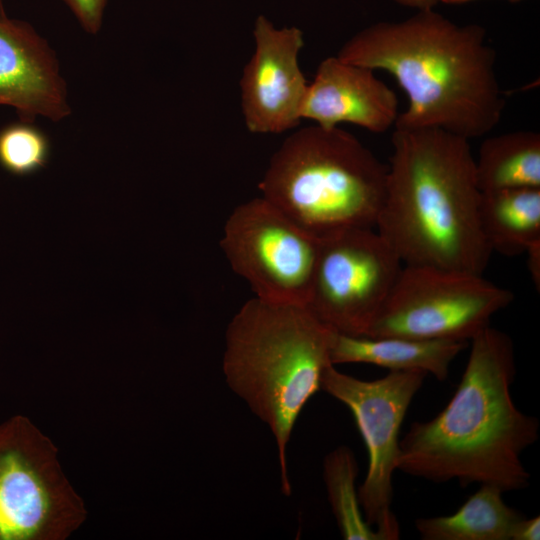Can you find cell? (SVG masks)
I'll return each mask as SVG.
<instances>
[{
    "label": "cell",
    "instance_id": "18",
    "mask_svg": "<svg viewBox=\"0 0 540 540\" xmlns=\"http://www.w3.org/2000/svg\"><path fill=\"white\" fill-rule=\"evenodd\" d=\"M358 465L353 451L339 446L323 461V478L333 515L345 540H382L365 520L358 498Z\"/></svg>",
    "mask_w": 540,
    "mask_h": 540
},
{
    "label": "cell",
    "instance_id": "10",
    "mask_svg": "<svg viewBox=\"0 0 540 540\" xmlns=\"http://www.w3.org/2000/svg\"><path fill=\"white\" fill-rule=\"evenodd\" d=\"M254 53L240 80L241 104L252 133H282L301 121L308 83L298 55L304 45L297 27L276 28L264 15L257 17Z\"/></svg>",
    "mask_w": 540,
    "mask_h": 540
},
{
    "label": "cell",
    "instance_id": "11",
    "mask_svg": "<svg viewBox=\"0 0 540 540\" xmlns=\"http://www.w3.org/2000/svg\"><path fill=\"white\" fill-rule=\"evenodd\" d=\"M0 106L28 122H59L72 111L55 51L30 23L8 16L0 18Z\"/></svg>",
    "mask_w": 540,
    "mask_h": 540
},
{
    "label": "cell",
    "instance_id": "12",
    "mask_svg": "<svg viewBox=\"0 0 540 540\" xmlns=\"http://www.w3.org/2000/svg\"><path fill=\"white\" fill-rule=\"evenodd\" d=\"M398 114L397 95L375 70L337 56L320 62L301 110L302 119L325 128L351 123L372 133L389 130Z\"/></svg>",
    "mask_w": 540,
    "mask_h": 540
},
{
    "label": "cell",
    "instance_id": "17",
    "mask_svg": "<svg viewBox=\"0 0 540 540\" xmlns=\"http://www.w3.org/2000/svg\"><path fill=\"white\" fill-rule=\"evenodd\" d=\"M475 172L480 191L540 188V134L518 130L485 139Z\"/></svg>",
    "mask_w": 540,
    "mask_h": 540
},
{
    "label": "cell",
    "instance_id": "14",
    "mask_svg": "<svg viewBox=\"0 0 540 540\" xmlns=\"http://www.w3.org/2000/svg\"><path fill=\"white\" fill-rule=\"evenodd\" d=\"M0 436V540H28L42 529L49 496L26 453Z\"/></svg>",
    "mask_w": 540,
    "mask_h": 540
},
{
    "label": "cell",
    "instance_id": "1",
    "mask_svg": "<svg viewBox=\"0 0 540 540\" xmlns=\"http://www.w3.org/2000/svg\"><path fill=\"white\" fill-rule=\"evenodd\" d=\"M337 57L395 78L408 99L395 128H439L470 140L501 120L505 99L496 52L478 24L459 25L434 9L418 10L360 30Z\"/></svg>",
    "mask_w": 540,
    "mask_h": 540
},
{
    "label": "cell",
    "instance_id": "15",
    "mask_svg": "<svg viewBox=\"0 0 540 540\" xmlns=\"http://www.w3.org/2000/svg\"><path fill=\"white\" fill-rule=\"evenodd\" d=\"M478 218L491 252L525 253L540 241V188L481 191Z\"/></svg>",
    "mask_w": 540,
    "mask_h": 540
},
{
    "label": "cell",
    "instance_id": "7",
    "mask_svg": "<svg viewBox=\"0 0 540 540\" xmlns=\"http://www.w3.org/2000/svg\"><path fill=\"white\" fill-rule=\"evenodd\" d=\"M426 376L423 371H389L382 378L367 381L342 373L331 364L321 378V390L350 410L365 443L368 470L358 488V498L365 520L382 540L400 538V526L392 511L399 435Z\"/></svg>",
    "mask_w": 540,
    "mask_h": 540
},
{
    "label": "cell",
    "instance_id": "6",
    "mask_svg": "<svg viewBox=\"0 0 540 540\" xmlns=\"http://www.w3.org/2000/svg\"><path fill=\"white\" fill-rule=\"evenodd\" d=\"M513 298L482 275L405 265L364 336L470 341Z\"/></svg>",
    "mask_w": 540,
    "mask_h": 540
},
{
    "label": "cell",
    "instance_id": "4",
    "mask_svg": "<svg viewBox=\"0 0 540 540\" xmlns=\"http://www.w3.org/2000/svg\"><path fill=\"white\" fill-rule=\"evenodd\" d=\"M335 332L305 306L257 297L243 304L226 329L225 381L273 434L286 496L288 443L303 408L321 391Z\"/></svg>",
    "mask_w": 540,
    "mask_h": 540
},
{
    "label": "cell",
    "instance_id": "19",
    "mask_svg": "<svg viewBox=\"0 0 540 540\" xmlns=\"http://www.w3.org/2000/svg\"><path fill=\"white\" fill-rule=\"evenodd\" d=\"M50 156V139L34 122L18 120L0 129V166L9 174L32 175L48 164Z\"/></svg>",
    "mask_w": 540,
    "mask_h": 540
},
{
    "label": "cell",
    "instance_id": "20",
    "mask_svg": "<svg viewBox=\"0 0 540 540\" xmlns=\"http://www.w3.org/2000/svg\"><path fill=\"white\" fill-rule=\"evenodd\" d=\"M70 9L84 31L97 34L103 22V15L109 0H62Z\"/></svg>",
    "mask_w": 540,
    "mask_h": 540
},
{
    "label": "cell",
    "instance_id": "3",
    "mask_svg": "<svg viewBox=\"0 0 540 540\" xmlns=\"http://www.w3.org/2000/svg\"><path fill=\"white\" fill-rule=\"evenodd\" d=\"M376 231L405 265L482 275L492 254L482 234L469 140L439 128L392 137Z\"/></svg>",
    "mask_w": 540,
    "mask_h": 540
},
{
    "label": "cell",
    "instance_id": "24",
    "mask_svg": "<svg viewBox=\"0 0 540 540\" xmlns=\"http://www.w3.org/2000/svg\"><path fill=\"white\" fill-rule=\"evenodd\" d=\"M471 1H475V0H440V3L447 4V5H459V4H465ZM508 1L512 3H516L521 0H508Z\"/></svg>",
    "mask_w": 540,
    "mask_h": 540
},
{
    "label": "cell",
    "instance_id": "23",
    "mask_svg": "<svg viewBox=\"0 0 540 540\" xmlns=\"http://www.w3.org/2000/svg\"><path fill=\"white\" fill-rule=\"evenodd\" d=\"M398 5L418 10L434 9L440 0H393Z\"/></svg>",
    "mask_w": 540,
    "mask_h": 540
},
{
    "label": "cell",
    "instance_id": "13",
    "mask_svg": "<svg viewBox=\"0 0 540 540\" xmlns=\"http://www.w3.org/2000/svg\"><path fill=\"white\" fill-rule=\"evenodd\" d=\"M469 341L422 340L402 337L351 336L335 332L330 358L333 365L373 364L389 371H423L438 381Z\"/></svg>",
    "mask_w": 540,
    "mask_h": 540
},
{
    "label": "cell",
    "instance_id": "22",
    "mask_svg": "<svg viewBox=\"0 0 540 540\" xmlns=\"http://www.w3.org/2000/svg\"><path fill=\"white\" fill-rule=\"evenodd\" d=\"M527 254V265L534 285L540 286V241L532 244L525 252Z\"/></svg>",
    "mask_w": 540,
    "mask_h": 540
},
{
    "label": "cell",
    "instance_id": "2",
    "mask_svg": "<svg viewBox=\"0 0 540 540\" xmlns=\"http://www.w3.org/2000/svg\"><path fill=\"white\" fill-rule=\"evenodd\" d=\"M469 342L468 361L452 398L434 418L411 424L400 439L397 470L435 483L525 489L530 474L521 456L537 442L540 424L512 399L513 341L489 325Z\"/></svg>",
    "mask_w": 540,
    "mask_h": 540
},
{
    "label": "cell",
    "instance_id": "16",
    "mask_svg": "<svg viewBox=\"0 0 540 540\" xmlns=\"http://www.w3.org/2000/svg\"><path fill=\"white\" fill-rule=\"evenodd\" d=\"M500 489L480 485L453 514L415 520L423 540H510L523 515L508 506Z\"/></svg>",
    "mask_w": 540,
    "mask_h": 540
},
{
    "label": "cell",
    "instance_id": "9",
    "mask_svg": "<svg viewBox=\"0 0 540 540\" xmlns=\"http://www.w3.org/2000/svg\"><path fill=\"white\" fill-rule=\"evenodd\" d=\"M373 229H347L320 238L305 307L341 334H366L403 267L397 253Z\"/></svg>",
    "mask_w": 540,
    "mask_h": 540
},
{
    "label": "cell",
    "instance_id": "8",
    "mask_svg": "<svg viewBox=\"0 0 540 540\" xmlns=\"http://www.w3.org/2000/svg\"><path fill=\"white\" fill-rule=\"evenodd\" d=\"M221 248L257 298L306 306L320 238L265 198H254L233 210L224 226Z\"/></svg>",
    "mask_w": 540,
    "mask_h": 540
},
{
    "label": "cell",
    "instance_id": "25",
    "mask_svg": "<svg viewBox=\"0 0 540 540\" xmlns=\"http://www.w3.org/2000/svg\"><path fill=\"white\" fill-rule=\"evenodd\" d=\"M6 16L7 14L5 12L3 0H0V18L6 17Z\"/></svg>",
    "mask_w": 540,
    "mask_h": 540
},
{
    "label": "cell",
    "instance_id": "5",
    "mask_svg": "<svg viewBox=\"0 0 540 540\" xmlns=\"http://www.w3.org/2000/svg\"><path fill=\"white\" fill-rule=\"evenodd\" d=\"M388 166L351 133L317 124L289 135L259 183L262 197L318 238L375 228Z\"/></svg>",
    "mask_w": 540,
    "mask_h": 540
},
{
    "label": "cell",
    "instance_id": "21",
    "mask_svg": "<svg viewBox=\"0 0 540 540\" xmlns=\"http://www.w3.org/2000/svg\"><path fill=\"white\" fill-rule=\"evenodd\" d=\"M540 517L520 518L513 526L510 540H539Z\"/></svg>",
    "mask_w": 540,
    "mask_h": 540
}]
</instances>
